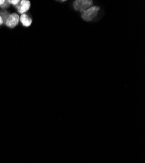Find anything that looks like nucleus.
Segmentation results:
<instances>
[{
    "label": "nucleus",
    "instance_id": "obj_8",
    "mask_svg": "<svg viewBox=\"0 0 145 163\" xmlns=\"http://www.w3.org/2000/svg\"><path fill=\"white\" fill-rule=\"evenodd\" d=\"M6 1H5V0H0V7H1L4 3H5Z\"/></svg>",
    "mask_w": 145,
    "mask_h": 163
},
{
    "label": "nucleus",
    "instance_id": "obj_7",
    "mask_svg": "<svg viewBox=\"0 0 145 163\" xmlns=\"http://www.w3.org/2000/svg\"><path fill=\"white\" fill-rule=\"evenodd\" d=\"M9 3H8L7 1H6L5 3H4V4H3L1 7H1V8H8L9 7Z\"/></svg>",
    "mask_w": 145,
    "mask_h": 163
},
{
    "label": "nucleus",
    "instance_id": "obj_1",
    "mask_svg": "<svg viewBox=\"0 0 145 163\" xmlns=\"http://www.w3.org/2000/svg\"><path fill=\"white\" fill-rule=\"evenodd\" d=\"M100 7L98 6H92L81 13V18L85 21L90 22L98 15Z\"/></svg>",
    "mask_w": 145,
    "mask_h": 163
},
{
    "label": "nucleus",
    "instance_id": "obj_4",
    "mask_svg": "<svg viewBox=\"0 0 145 163\" xmlns=\"http://www.w3.org/2000/svg\"><path fill=\"white\" fill-rule=\"evenodd\" d=\"M16 7L17 11L20 14L23 15L28 11V10L30 9L31 3L28 0H22V1H20Z\"/></svg>",
    "mask_w": 145,
    "mask_h": 163
},
{
    "label": "nucleus",
    "instance_id": "obj_5",
    "mask_svg": "<svg viewBox=\"0 0 145 163\" xmlns=\"http://www.w3.org/2000/svg\"><path fill=\"white\" fill-rule=\"evenodd\" d=\"M20 22L22 23L23 26L26 27V28H28V27L32 24L33 20L31 17L25 13V14L21 15V16H20Z\"/></svg>",
    "mask_w": 145,
    "mask_h": 163
},
{
    "label": "nucleus",
    "instance_id": "obj_3",
    "mask_svg": "<svg viewBox=\"0 0 145 163\" xmlns=\"http://www.w3.org/2000/svg\"><path fill=\"white\" fill-rule=\"evenodd\" d=\"M20 22V16L16 13H12L10 14L7 18L5 22L6 26L9 28H15L16 26H18Z\"/></svg>",
    "mask_w": 145,
    "mask_h": 163
},
{
    "label": "nucleus",
    "instance_id": "obj_2",
    "mask_svg": "<svg viewBox=\"0 0 145 163\" xmlns=\"http://www.w3.org/2000/svg\"><path fill=\"white\" fill-rule=\"evenodd\" d=\"M93 1L91 0H77L74 2V8L75 11L80 12H84L89 7H92Z\"/></svg>",
    "mask_w": 145,
    "mask_h": 163
},
{
    "label": "nucleus",
    "instance_id": "obj_6",
    "mask_svg": "<svg viewBox=\"0 0 145 163\" xmlns=\"http://www.w3.org/2000/svg\"><path fill=\"white\" fill-rule=\"evenodd\" d=\"M7 1L9 4H11L14 6H16L20 2L19 0H9V1Z\"/></svg>",
    "mask_w": 145,
    "mask_h": 163
},
{
    "label": "nucleus",
    "instance_id": "obj_9",
    "mask_svg": "<svg viewBox=\"0 0 145 163\" xmlns=\"http://www.w3.org/2000/svg\"><path fill=\"white\" fill-rule=\"evenodd\" d=\"M3 23H4V22H3V20L2 18V17L1 16H0V26L2 25Z\"/></svg>",
    "mask_w": 145,
    "mask_h": 163
}]
</instances>
